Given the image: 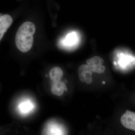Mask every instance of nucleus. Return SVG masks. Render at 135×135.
<instances>
[{
    "label": "nucleus",
    "instance_id": "6e6552de",
    "mask_svg": "<svg viewBox=\"0 0 135 135\" xmlns=\"http://www.w3.org/2000/svg\"><path fill=\"white\" fill-rule=\"evenodd\" d=\"M90 66L92 72L96 73L98 74L103 73L105 70V67L103 65Z\"/></svg>",
    "mask_w": 135,
    "mask_h": 135
},
{
    "label": "nucleus",
    "instance_id": "423d86ee",
    "mask_svg": "<svg viewBox=\"0 0 135 135\" xmlns=\"http://www.w3.org/2000/svg\"><path fill=\"white\" fill-rule=\"evenodd\" d=\"M63 75V71L60 67H53L50 70L49 72L51 80L54 82L60 81Z\"/></svg>",
    "mask_w": 135,
    "mask_h": 135
},
{
    "label": "nucleus",
    "instance_id": "f257e3e1",
    "mask_svg": "<svg viewBox=\"0 0 135 135\" xmlns=\"http://www.w3.org/2000/svg\"><path fill=\"white\" fill-rule=\"evenodd\" d=\"M36 31L35 25L32 22H26L21 25L18 29L15 42L17 48L21 52L29 51L33 44V35Z\"/></svg>",
    "mask_w": 135,
    "mask_h": 135
},
{
    "label": "nucleus",
    "instance_id": "20e7f679",
    "mask_svg": "<svg viewBox=\"0 0 135 135\" xmlns=\"http://www.w3.org/2000/svg\"><path fill=\"white\" fill-rule=\"evenodd\" d=\"M120 122L126 128L135 131V113L127 110L122 116Z\"/></svg>",
    "mask_w": 135,
    "mask_h": 135
},
{
    "label": "nucleus",
    "instance_id": "7ed1b4c3",
    "mask_svg": "<svg viewBox=\"0 0 135 135\" xmlns=\"http://www.w3.org/2000/svg\"><path fill=\"white\" fill-rule=\"evenodd\" d=\"M92 71L90 66L88 65H82L78 69L79 78L82 82L87 84L91 83L92 81Z\"/></svg>",
    "mask_w": 135,
    "mask_h": 135
},
{
    "label": "nucleus",
    "instance_id": "0eeeda50",
    "mask_svg": "<svg viewBox=\"0 0 135 135\" xmlns=\"http://www.w3.org/2000/svg\"><path fill=\"white\" fill-rule=\"evenodd\" d=\"M103 59L98 56H95L87 60V65L89 66L102 65L103 64Z\"/></svg>",
    "mask_w": 135,
    "mask_h": 135
},
{
    "label": "nucleus",
    "instance_id": "f03ea898",
    "mask_svg": "<svg viewBox=\"0 0 135 135\" xmlns=\"http://www.w3.org/2000/svg\"><path fill=\"white\" fill-rule=\"evenodd\" d=\"M13 22L12 17L9 14L0 13V42Z\"/></svg>",
    "mask_w": 135,
    "mask_h": 135
},
{
    "label": "nucleus",
    "instance_id": "9b49d317",
    "mask_svg": "<svg viewBox=\"0 0 135 135\" xmlns=\"http://www.w3.org/2000/svg\"><path fill=\"white\" fill-rule=\"evenodd\" d=\"M102 84H105V81H103V82H102Z\"/></svg>",
    "mask_w": 135,
    "mask_h": 135
},
{
    "label": "nucleus",
    "instance_id": "1a4fd4ad",
    "mask_svg": "<svg viewBox=\"0 0 135 135\" xmlns=\"http://www.w3.org/2000/svg\"><path fill=\"white\" fill-rule=\"evenodd\" d=\"M76 40V35L75 33H70L68 35L66 39L65 42L67 44H72L74 43Z\"/></svg>",
    "mask_w": 135,
    "mask_h": 135
},
{
    "label": "nucleus",
    "instance_id": "39448f33",
    "mask_svg": "<svg viewBox=\"0 0 135 135\" xmlns=\"http://www.w3.org/2000/svg\"><path fill=\"white\" fill-rule=\"evenodd\" d=\"M67 91V89L65 84L60 80L54 82V84L51 87V92L54 95L58 96L62 95L65 91Z\"/></svg>",
    "mask_w": 135,
    "mask_h": 135
},
{
    "label": "nucleus",
    "instance_id": "9d476101",
    "mask_svg": "<svg viewBox=\"0 0 135 135\" xmlns=\"http://www.w3.org/2000/svg\"><path fill=\"white\" fill-rule=\"evenodd\" d=\"M31 107V105L29 103H23L20 105V109L23 112H27L29 110Z\"/></svg>",
    "mask_w": 135,
    "mask_h": 135
}]
</instances>
